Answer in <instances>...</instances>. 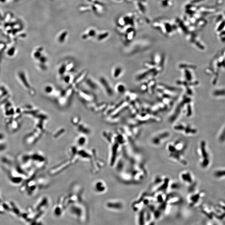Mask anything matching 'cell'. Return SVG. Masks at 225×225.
Masks as SVG:
<instances>
[{
    "mask_svg": "<svg viewBox=\"0 0 225 225\" xmlns=\"http://www.w3.org/2000/svg\"><path fill=\"white\" fill-rule=\"evenodd\" d=\"M188 148V143L186 140L178 138L169 141L165 145V150L169 154L180 155L185 156Z\"/></svg>",
    "mask_w": 225,
    "mask_h": 225,
    "instance_id": "obj_1",
    "label": "cell"
},
{
    "mask_svg": "<svg viewBox=\"0 0 225 225\" xmlns=\"http://www.w3.org/2000/svg\"><path fill=\"white\" fill-rule=\"evenodd\" d=\"M171 179L167 176L157 175L153 178L151 187L152 192H166L169 189Z\"/></svg>",
    "mask_w": 225,
    "mask_h": 225,
    "instance_id": "obj_2",
    "label": "cell"
},
{
    "mask_svg": "<svg viewBox=\"0 0 225 225\" xmlns=\"http://www.w3.org/2000/svg\"><path fill=\"white\" fill-rule=\"evenodd\" d=\"M171 133L167 130H163L157 132L150 137L149 142L154 147H159L170 138Z\"/></svg>",
    "mask_w": 225,
    "mask_h": 225,
    "instance_id": "obj_3",
    "label": "cell"
},
{
    "mask_svg": "<svg viewBox=\"0 0 225 225\" xmlns=\"http://www.w3.org/2000/svg\"><path fill=\"white\" fill-rule=\"evenodd\" d=\"M173 130L175 132L181 134L185 137H192L196 135L197 130L190 124L179 123L174 125Z\"/></svg>",
    "mask_w": 225,
    "mask_h": 225,
    "instance_id": "obj_4",
    "label": "cell"
},
{
    "mask_svg": "<svg viewBox=\"0 0 225 225\" xmlns=\"http://www.w3.org/2000/svg\"><path fill=\"white\" fill-rule=\"evenodd\" d=\"M180 181L188 187V192H193L195 187L196 182L193 174L188 170H183L179 174Z\"/></svg>",
    "mask_w": 225,
    "mask_h": 225,
    "instance_id": "obj_5",
    "label": "cell"
},
{
    "mask_svg": "<svg viewBox=\"0 0 225 225\" xmlns=\"http://www.w3.org/2000/svg\"><path fill=\"white\" fill-rule=\"evenodd\" d=\"M197 154L199 157V164L202 168L207 167L209 164L207 151L205 147V143L204 141L200 143L196 150Z\"/></svg>",
    "mask_w": 225,
    "mask_h": 225,
    "instance_id": "obj_6",
    "label": "cell"
},
{
    "mask_svg": "<svg viewBox=\"0 0 225 225\" xmlns=\"http://www.w3.org/2000/svg\"><path fill=\"white\" fill-rule=\"evenodd\" d=\"M100 81L101 82L102 86H104V89L106 90H106V93H108V95H112V90L111 87H110L111 86H110L106 80L104 78H101V79H100Z\"/></svg>",
    "mask_w": 225,
    "mask_h": 225,
    "instance_id": "obj_7",
    "label": "cell"
},
{
    "mask_svg": "<svg viewBox=\"0 0 225 225\" xmlns=\"http://www.w3.org/2000/svg\"><path fill=\"white\" fill-rule=\"evenodd\" d=\"M107 206L108 208L114 209H121L123 207L122 204L119 203H108L107 204Z\"/></svg>",
    "mask_w": 225,
    "mask_h": 225,
    "instance_id": "obj_8",
    "label": "cell"
},
{
    "mask_svg": "<svg viewBox=\"0 0 225 225\" xmlns=\"http://www.w3.org/2000/svg\"><path fill=\"white\" fill-rule=\"evenodd\" d=\"M71 211L73 213L78 216H80L82 214V210L78 208L73 207L71 209Z\"/></svg>",
    "mask_w": 225,
    "mask_h": 225,
    "instance_id": "obj_9",
    "label": "cell"
},
{
    "mask_svg": "<svg viewBox=\"0 0 225 225\" xmlns=\"http://www.w3.org/2000/svg\"><path fill=\"white\" fill-rule=\"evenodd\" d=\"M121 69L119 67H117L114 70L113 72V76L115 78H117L119 76L121 72Z\"/></svg>",
    "mask_w": 225,
    "mask_h": 225,
    "instance_id": "obj_10",
    "label": "cell"
},
{
    "mask_svg": "<svg viewBox=\"0 0 225 225\" xmlns=\"http://www.w3.org/2000/svg\"><path fill=\"white\" fill-rule=\"evenodd\" d=\"M143 211H141L140 213L139 218V222L140 225H144V214Z\"/></svg>",
    "mask_w": 225,
    "mask_h": 225,
    "instance_id": "obj_11",
    "label": "cell"
},
{
    "mask_svg": "<svg viewBox=\"0 0 225 225\" xmlns=\"http://www.w3.org/2000/svg\"><path fill=\"white\" fill-rule=\"evenodd\" d=\"M61 212L60 209L59 208H57L55 209V214L56 216H59L61 214Z\"/></svg>",
    "mask_w": 225,
    "mask_h": 225,
    "instance_id": "obj_12",
    "label": "cell"
},
{
    "mask_svg": "<svg viewBox=\"0 0 225 225\" xmlns=\"http://www.w3.org/2000/svg\"><path fill=\"white\" fill-rule=\"evenodd\" d=\"M46 90V92L47 91L48 93H51L53 91V88L50 86H48V87H47Z\"/></svg>",
    "mask_w": 225,
    "mask_h": 225,
    "instance_id": "obj_13",
    "label": "cell"
}]
</instances>
